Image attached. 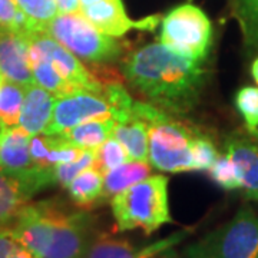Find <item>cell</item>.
I'll list each match as a JSON object with an SVG mask.
<instances>
[{
  "mask_svg": "<svg viewBox=\"0 0 258 258\" xmlns=\"http://www.w3.org/2000/svg\"><path fill=\"white\" fill-rule=\"evenodd\" d=\"M96 161V152L95 149H85L83 154L72 162H64L57 164L53 166V174H55L56 184L62 185L63 188H68V185L72 182L75 176H78L83 169L95 165Z\"/></svg>",
  "mask_w": 258,
  "mask_h": 258,
  "instance_id": "cell-27",
  "label": "cell"
},
{
  "mask_svg": "<svg viewBox=\"0 0 258 258\" xmlns=\"http://www.w3.org/2000/svg\"><path fill=\"white\" fill-rule=\"evenodd\" d=\"M79 12L99 32L111 37H122L134 29L154 30L159 23V16L132 20L122 0H79Z\"/></svg>",
  "mask_w": 258,
  "mask_h": 258,
  "instance_id": "cell-10",
  "label": "cell"
},
{
  "mask_svg": "<svg viewBox=\"0 0 258 258\" xmlns=\"http://www.w3.org/2000/svg\"><path fill=\"white\" fill-rule=\"evenodd\" d=\"M26 88L5 79L0 86V120L8 126H18Z\"/></svg>",
  "mask_w": 258,
  "mask_h": 258,
  "instance_id": "cell-24",
  "label": "cell"
},
{
  "mask_svg": "<svg viewBox=\"0 0 258 258\" xmlns=\"http://www.w3.org/2000/svg\"><path fill=\"white\" fill-rule=\"evenodd\" d=\"M59 13H78L79 0H55Z\"/></svg>",
  "mask_w": 258,
  "mask_h": 258,
  "instance_id": "cell-32",
  "label": "cell"
},
{
  "mask_svg": "<svg viewBox=\"0 0 258 258\" xmlns=\"http://www.w3.org/2000/svg\"><path fill=\"white\" fill-rule=\"evenodd\" d=\"M33 195L18 176L0 168V225H10Z\"/></svg>",
  "mask_w": 258,
  "mask_h": 258,
  "instance_id": "cell-18",
  "label": "cell"
},
{
  "mask_svg": "<svg viewBox=\"0 0 258 258\" xmlns=\"http://www.w3.org/2000/svg\"><path fill=\"white\" fill-rule=\"evenodd\" d=\"M184 258H258V215L242 207L230 221L188 245Z\"/></svg>",
  "mask_w": 258,
  "mask_h": 258,
  "instance_id": "cell-6",
  "label": "cell"
},
{
  "mask_svg": "<svg viewBox=\"0 0 258 258\" xmlns=\"http://www.w3.org/2000/svg\"><path fill=\"white\" fill-rule=\"evenodd\" d=\"M30 155L39 166H55L57 164L72 162L83 154L82 148L74 147L62 135L39 134L30 138Z\"/></svg>",
  "mask_w": 258,
  "mask_h": 258,
  "instance_id": "cell-15",
  "label": "cell"
},
{
  "mask_svg": "<svg viewBox=\"0 0 258 258\" xmlns=\"http://www.w3.org/2000/svg\"><path fill=\"white\" fill-rule=\"evenodd\" d=\"M230 6L245 47L249 52H258V0H230Z\"/></svg>",
  "mask_w": 258,
  "mask_h": 258,
  "instance_id": "cell-23",
  "label": "cell"
},
{
  "mask_svg": "<svg viewBox=\"0 0 258 258\" xmlns=\"http://www.w3.org/2000/svg\"><path fill=\"white\" fill-rule=\"evenodd\" d=\"M92 119L116 120V111L108 95L106 92L96 93L86 89H75L74 92L56 98L52 118L43 134H62Z\"/></svg>",
  "mask_w": 258,
  "mask_h": 258,
  "instance_id": "cell-8",
  "label": "cell"
},
{
  "mask_svg": "<svg viewBox=\"0 0 258 258\" xmlns=\"http://www.w3.org/2000/svg\"><path fill=\"white\" fill-rule=\"evenodd\" d=\"M56 96L36 83L26 88L22 111L19 116V126L29 135L43 134L52 118Z\"/></svg>",
  "mask_w": 258,
  "mask_h": 258,
  "instance_id": "cell-14",
  "label": "cell"
},
{
  "mask_svg": "<svg viewBox=\"0 0 258 258\" xmlns=\"http://www.w3.org/2000/svg\"><path fill=\"white\" fill-rule=\"evenodd\" d=\"M247 132H248L249 135H251V137H252V138L255 139V141L258 142V129L257 128H248V126H247Z\"/></svg>",
  "mask_w": 258,
  "mask_h": 258,
  "instance_id": "cell-35",
  "label": "cell"
},
{
  "mask_svg": "<svg viewBox=\"0 0 258 258\" xmlns=\"http://www.w3.org/2000/svg\"><path fill=\"white\" fill-rule=\"evenodd\" d=\"M218 151L211 138H208L201 131H198L192 147V169L205 171L210 169L218 158Z\"/></svg>",
  "mask_w": 258,
  "mask_h": 258,
  "instance_id": "cell-30",
  "label": "cell"
},
{
  "mask_svg": "<svg viewBox=\"0 0 258 258\" xmlns=\"http://www.w3.org/2000/svg\"><path fill=\"white\" fill-rule=\"evenodd\" d=\"M168 176H148L111 198L112 215L120 232L144 231L152 235L172 222L168 201Z\"/></svg>",
  "mask_w": 258,
  "mask_h": 258,
  "instance_id": "cell-4",
  "label": "cell"
},
{
  "mask_svg": "<svg viewBox=\"0 0 258 258\" xmlns=\"http://www.w3.org/2000/svg\"><path fill=\"white\" fill-rule=\"evenodd\" d=\"M235 106L248 128H258V88H241L235 93Z\"/></svg>",
  "mask_w": 258,
  "mask_h": 258,
  "instance_id": "cell-31",
  "label": "cell"
},
{
  "mask_svg": "<svg viewBox=\"0 0 258 258\" xmlns=\"http://www.w3.org/2000/svg\"><path fill=\"white\" fill-rule=\"evenodd\" d=\"M129 86L151 105L174 115L191 112L200 102L205 71L157 42L134 50L122 63Z\"/></svg>",
  "mask_w": 258,
  "mask_h": 258,
  "instance_id": "cell-1",
  "label": "cell"
},
{
  "mask_svg": "<svg viewBox=\"0 0 258 258\" xmlns=\"http://www.w3.org/2000/svg\"><path fill=\"white\" fill-rule=\"evenodd\" d=\"M95 152H96L95 166L101 171L102 174L128 162L131 159L126 149L122 147V144L118 142L115 138L106 139L103 144H101L95 149Z\"/></svg>",
  "mask_w": 258,
  "mask_h": 258,
  "instance_id": "cell-26",
  "label": "cell"
},
{
  "mask_svg": "<svg viewBox=\"0 0 258 258\" xmlns=\"http://www.w3.org/2000/svg\"><path fill=\"white\" fill-rule=\"evenodd\" d=\"M29 62H30V69L35 83L53 93L56 98L74 92L76 89L71 83L64 81L63 76L56 71V68L46 56L42 55L30 45H29Z\"/></svg>",
  "mask_w": 258,
  "mask_h": 258,
  "instance_id": "cell-21",
  "label": "cell"
},
{
  "mask_svg": "<svg viewBox=\"0 0 258 258\" xmlns=\"http://www.w3.org/2000/svg\"><path fill=\"white\" fill-rule=\"evenodd\" d=\"M251 75H252V79H254L255 83L258 85V57L252 62V64H251Z\"/></svg>",
  "mask_w": 258,
  "mask_h": 258,
  "instance_id": "cell-34",
  "label": "cell"
},
{
  "mask_svg": "<svg viewBox=\"0 0 258 258\" xmlns=\"http://www.w3.org/2000/svg\"><path fill=\"white\" fill-rule=\"evenodd\" d=\"M66 189L72 203L82 210L89 211L106 201L103 194V174L95 165L75 176Z\"/></svg>",
  "mask_w": 258,
  "mask_h": 258,
  "instance_id": "cell-17",
  "label": "cell"
},
{
  "mask_svg": "<svg viewBox=\"0 0 258 258\" xmlns=\"http://www.w3.org/2000/svg\"><path fill=\"white\" fill-rule=\"evenodd\" d=\"M189 231H178L171 237L155 241L144 247H135L129 241L115 238L109 234H95L83 258H161L184 241Z\"/></svg>",
  "mask_w": 258,
  "mask_h": 258,
  "instance_id": "cell-11",
  "label": "cell"
},
{
  "mask_svg": "<svg viewBox=\"0 0 258 258\" xmlns=\"http://www.w3.org/2000/svg\"><path fill=\"white\" fill-rule=\"evenodd\" d=\"M211 42V22L195 5H181L162 20L161 43L178 55L203 63L208 56Z\"/></svg>",
  "mask_w": 258,
  "mask_h": 258,
  "instance_id": "cell-7",
  "label": "cell"
},
{
  "mask_svg": "<svg viewBox=\"0 0 258 258\" xmlns=\"http://www.w3.org/2000/svg\"><path fill=\"white\" fill-rule=\"evenodd\" d=\"M116 125L115 119H92L76 125L75 128L62 132L59 135L63 137L71 145L82 149H96L103 144Z\"/></svg>",
  "mask_w": 258,
  "mask_h": 258,
  "instance_id": "cell-22",
  "label": "cell"
},
{
  "mask_svg": "<svg viewBox=\"0 0 258 258\" xmlns=\"http://www.w3.org/2000/svg\"><path fill=\"white\" fill-rule=\"evenodd\" d=\"M47 35L57 40L78 59L91 64L105 66L119 60L122 45L115 37L99 32L78 13H57L45 28Z\"/></svg>",
  "mask_w": 258,
  "mask_h": 258,
  "instance_id": "cell-5",
  "label": "cell"
},
{
  "mask_svg": "<svg viewBox=\"0 0 258 258\" xmlns=\"http://www.w3.org/2000/svg\"><path fill=\"white\" fill-rule=\"evenodd\" d=\"M0 29L22 35L32 32L30 22L20 10L16 0H0Z\"/></svg>",
  "mask_w": 258,
  "mask_h": 258,
  "instance_id": "cell-28",
  "label": "cell"
},
{
  "mask_svg": "<svg viewBox=\"0 0 258 258\" xmlns=\"http://www.w3.org/2000/svg\"><path fill=\"white\" fill-rule=\"evenodd\" d=\"M151 175V165L148 161L129 159L128 162L113 168L103 174V194L105 200L111 201L112 197L122 192L131 185L137 184Z\"/></svg>",
  "mask_w": 258,
  "mask_h": 258,
  "instance_id": "cell-20",
  "label": "cell"
},
{
  "mask_svg": "<svg viewBox=\"0 0 258 258\" xmlns=\"http://www.w3.org/2000/svg\"><path fill=\"white\" fill-rule=\"evenodd\" d=\"M16 3L30 22L32 32L45 30L47 23L59 13L55 0H16Z\"/></svg>",
  "mask_w": 258,
  "mask_h": 258,
  "instance_id": "cell-25",
  "label": "cell"
},
{
  "mask_svg": "<svg viewBox=\"0 0 258 258\" xmlns=\"http://www.w3.org/2000/svg\"><path fill=\"white\" fill-rule=\"evenodd\" d=\"M29 45L39 50L52 62L56 71L76 89H86L96 93L105 92V85L92 75L76 56L63 47L45 30H35L25 35Z\"/></svg>",
  "mask_w": 258,
  "mask_h": 258,
  "instance_id": "cell-9",
  "label": "cell"
},
{
  "mask_svg": "<svg viewBox=\"0 0 258 258\" xmlns=\"http://www.w3.org/2000/svg\"><path fill=\"white\" fill-rule=\"evenodd\" d=\"M8 128H9V126H8V125H6L5 122H2V120H0V139H2L3 134L6 132V129H8Z\"/></svg>",
  "mask_w": 258,
  "mask_h": 258,
  "instance_id": "cell-36",
  "label": "cell"
},
{
  "mask_svg": "<svg viewBox=\"0 0 258 258\" xmlns=\"http://www.w3.org/2000/svg\"><path fill=\"white\" fill-rule=\"evenodd\" d=\"M225 154L240 176L241 189L248 200L258 201V142L247 132H232L225 139Z\"/></svg>",
  "mask_w": 258,
  "mask_h": 258,
  "instance_id": "cell-12",
  "label": "cell"
},
{
  "mask_svg": "<svg viewBox=\"0 0 258 258\" xmlns=\"http://www.w3.org/2000/svg\"><path fill=\"white\" fill-rule=\"evenodd\" d=\"M6 258H37L30 249H28L25 245L22 248H19L18 251H15L13 254H10Z\"/></svg>",
  "mask_w": 258,
  "mask_h": 258,
  "instance_id": "cell-33",
  "label": "cell"
},
{
  "mask_svg": "<svg viewBox=\"0 0 258 258\" xmlns=\"http://www.w3.org/2000/svg\"><path fill=\"white\" fill-rule=\"evenodd\" d=\"M0 74L5 79L25 88L35 83L29 62V42L25 35L0 29Z\"/></svg>",
  "mask_w": 258,
  "mask_h": 258,
  "instance_id": "cell-13",
  "label": "cell"
},
{
  "mask_svg": "<svg viewBox=\"0 0 258 258\" xmlns=\"http://www.w3.org/2000/svg\"><path fill=\"white\" fill-rule=\"evenodd\" d=\"M208 171H210V176L222 189H227V191L241 189L240 176L227 154L218 155L217 161L212 164Z\"/></svg>",
  "mask_w": 258,
  "mask_h": 258,
  "instance_id": "cell-29",
  "label": "cell"
},
{
  "mask_svg": "<svg viewBox=\"0 0 258 258\" xmlns=\"http://www.w3.org/2000/svg\"><path fill=\"white\" fill-rule=\"evenodd\" d=\"M95 224L91 211L46 200L26 204L10 227L37 258H83L96 234Z\"/></svg>",
  "mask_w": 258,
  "mask_h": 258,
  "instance_id": "cell-2",
  "label": "cell"
},
{
  "mask_svg": "<svg viewBox=\"0 0 258 258\" xmlns=\"http://www.w3.org/2000/svg\"><path fill=\"white\" fill-rule=\"evenodd\" d=\"M111 138H115L122 144L131 159L149 161L148 125L144 120L132 116L126 122H116Z\"/></svg>",
  "mask_w": 258,
  "mask_h": 258,
  "instance_id": "cell-19",
  "label": "cell"
},
{
  "mask_svg": "<svg viewBox=\"0 0 258 258\" xmlns=\"http://www.w3.org/2000/svg\"><path fill=\"white\" fill-rule=\"evenodd\" d=\"M30 138L20 126H9L0 139V168L10 172L32 168L36 164L30 155Z\"/></svg>",
  "mask_w": 258,
  "mask_h": 258,
  "instance_id": "cell-16",
  "label": "cell"
},
{
  "mask_svg": "<svg viewBox=\"0 0 258 258\" xmlns=\"http://www.w3.org/2000/svg\"><path fill=\"white\" fill-rule=\"evenodd\" d=\"M132 116L148 125L151 165L164 172L192 171V147L198 129L148 102L134 101Z\"/></svg>",
  "mask_w": 258,
  "mask_h": 258,
  "instance_id": "cell-3",
  "label": "cell"
},
{
  "mask_svg": "<svg viewBox=\"0 0 258 258\" xmlns=\"http://www.w3.org/2000/svg\"><path fill=\"white\" fill-rule=\"evenodd\" d=\"M3 82H5V76L0 74V86H2V83H3Z\"/></svg>",
  "mask_w": 258,
  "mask_h": 258,
  "instance_id": "cell-37",
  "label": "cell"
}]
</instances>
